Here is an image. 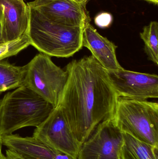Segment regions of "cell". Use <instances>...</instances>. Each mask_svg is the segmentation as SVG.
Masks as SVG:
<instances>
[{
    "label": "cell",
    "instance_id": "6da1fadb",
    "mask_svg": "<svg viewBox=\"0 0 158 159\" xmlns=\"http://www.w3.org/2000/svg\"><path fill=\"white\" fill-rule=\"evenodd\" d=\"M66 82L58 106L81 144L101 122L112 118L118 99L107 71L92 56L67 65Z\"/></svg>",
    "mask_w": 158,
    "mask_h": 159
},
{
    "label": "cell",
    "instance_id": "7a4b0ae2",
    "mask_svg": "<svg viewBox=\"0 0 158 159\" xmlns=\"http://www.w3.org/2000/svg\"><path fill=\"white\" fill-rule=\"evenodd\" d=\"M55 107L27 86L23 85L0 100V135L12 134L28 127H37Z\"/></svg>",
    "mask_w": 158,
    "mask_h": 159
},
{
    "label": "cell",
    "instance_id": "3957f363",
    "mask_svg": "<svg viewBox=\"0 0 158 159\" xmlns=\"http://www.w3.org/2000/svg\"><path fill=\"white\" fill-rule=\"evenodd\" d=\"M29 7L27 35L30 44L50 57L68 58L82 48L83 28L63 26L50 21L39 10Z\"/></svg>",
    "mask_w": 158,
    "mask_h": 159
},
{
    "label": "cell",
    "instance_id": "277c9868",
    "mask_svg": "<svg viewBox=\"0 0 158 159\" xmlns=\"http://www.w3.org/2000/svg\"><path fill=\"white\" fill-rule=\"evenodd\" d=\"M112 119L122 131L158 147L157 102L119 97Z\"/></svg>",
    "mask_w": 158,
    "mask_h": 159
},
{
    "label": "cell",
    "instance_id": "5b68a950",
    "mask_svg": "<svg viewBox=\"0 0 158 159\" xmlns=\"http://www.w3.org/2000/svg\"><path fill=\"white\" fill-rule=\"evenodd\" d=\"M26 65L23 85L57 107L67 79L66 71L54 64L50 56L41 53Z\"/></svg>",
    "mask_w": 158,
    "mask_h": 159
},
{
    "label": "cell",
    "instance_id": "8992f818",
    "mask_svg": "<svg viewBox=\"0 0 158 159\" xmlns=\"http://www.w3.org/2000/svg\"><path fill=\"white\" fill-rule=\"evenodd\" d=\"M32 136L53 149L77 159L80 143L74 135L61 107H55L33 132Z\"/></svg>",
    "mask_w": 158,
    "mask_h": 159
},
{
    "label": "cell",
    "instance_id": "52a82bcc",
    "mask_svg": "<svg viewBox=\"0 0 158 159\" xmlns=\"http://www.w3.org/2000/svg\"><path fill=\"white\" fill-rule=\"evenodd\" d=\"M123 132L112 118L101 122L81 146L77 159H120Z\"/></svg>",
    "mask_w": 158,
    "mask_h": 159
},
{
    "label": "cell",
    "instance_id": "ba28073f",
    "mask_svg": "<svg viewBox=\"0 0 158 159\" xmlns=\"http://www.w3.org/2000/svg\"><path fill=\"white\" fill-rule=\"evenodd\" d=\"M118 97L137 100L158 98V76L124 69L107 71Z\"/></svg>",
    "mask_w": 158,
    "mask_h": 159
},
{
    "label": "cell",
    "instance_id": "9c48e42d",
    "mask_svg": "<svg viewBox=\"0 0 158 159\" xmlns=\"http://www.w3.org/2000/svg\"><path fill=\"white\" fill-rule=\"evenodd\" d=\"M86 4L72 0H53L34 8L52 22L67 27L83 28L91 21Z\"/></svg>",
    "mask_w": 158,
    "mask_h": 159
},
{
    "label": "cell",
    "instance_id": "30bf717a",
    "mask_svg": "<svg viewBox=\"0 0 158 159\" xmlns=\"http://www.w3.org/2000/svg\"><path fill=\"white\" fill-rule=\"evenodd\" d=\"M82 46L90 50L93 57L107 71L123 69L116 56L117 47L106 37L101 35L90 23L83 27Z\"/></svg>",
    "mask_w": 158,
    "mask_h": 159
},
{
    "label": "cell",
    "instance_id": "8fae6325",
    "mask_svg": "<svg viewBox=\"0 0 158 159\" xmlns=\"http://www.w3.org/2000/svg\"><path fill=\"white\" fill-rule=\"evenodd\" d=\"M2 145L25 159H72L38 141L33 136L18 134L2 136Z\"/></svg>",
    "mask_w": 158,
    "mask_h": 159
},
{
    "label": "cell",
    "instance_id": "7c38bea8",
    "mask_svg": "<svg viewBox=\"0 0 158 159\" xmlns=\"http://www.w3.org/2000/svg\"><path fill=\"white\" fill-rule=\"evenodd\" d=\"M3 7L5 43L11 42L27 34L29 23V7L24 0H0Z\"/></svg>",
    "mask_w": 158,
    "mask_h": 159
},
{
    "label": "cell",
    "instance_id": "4fadbf2b",
    "mask_svg": "<svg viewBox=\"0 0 158 159\" xmlns=\"http://www.w3.org/2000/svg\"><path fill=\"white\" fill-rule=\"evenodd\" d=\"M120 159H158V147L123 132Z\"/></svg>",
    "mask_w": 158,
    "mask_h": 159
},
{
    "label": "cell",
    "instance_id": "5bb4252c",
    "mask_svg": "<svg viewBox=\"0 0 158 159\" xmlns=\"http://www.w3.org/2000/svg\"><path fill=\"white\" fill-rule=\"evenodd\" d=\"M27 65L17 66L5 61H0V94L24 84Z\"/></svg>",
    "mask_w": 158,
    "mask_h": 159
},
{
    "label": "cell",
    "instance_id": "9a60e30c",
    "mask_svg": "<svg viewBox=\"0 0 158 159\" xmlns=\"http://www.w3.org/2000/svg\"><path fill=\"white\" fill-rule=\"evenodd\" d=\"M140 37L144 43V51L148 59L158 64V23L152 21L145 26L140 33Z\"/></svg>",
    "mask_w": 158,
    "mask_h": 159
},
{
    "label": "cell",
    "instance_id": "2e32d148",
    "mask_svg": "<svg viewBox=\"0 0 158 159\" xmlns=\"http://www.w3.org/2000/svg\"><path fill=\"white\" fill-rule=\"evenodd\" d=\"M30 45L29 38L26 34L16 40L0 46V61L17 55Z\"/></svg>",
    "mask_w": 158,
    "mask_h": 159
},
{
    "label": "cell",
    "instance_id": "e0dca14e",
    "mask_svg": "<svg viewBox=\"0 0 158 159\" xmlns=\"http://www.w3.org/2000/svg\"><path fill=\"white\" fill-rule=\"evenodd\" d=\"M113 21V16L109 12H101L96 15L94 18L95 24L102 29L109 28Z\"/></svg>",
    "mask_w": 158,
    "mask_h": 159
},
{
    "label": "cell",
    "instance_id": "ac0fdd59",
    "mask_svg": "<svg viewBox=\"0 0 158 159\" xmlns=\"http://www.w3.org/2000/svg\"><path fill=\"white\" fill-rule=\"evenodd\" d=\"M4 22L5 16L3 7L0 4V46L5 43L3 39V30Z\"/></svg>",
    "mask_w": 158,
    "mask_h": 159
},
{
    "label": "cell",
    "instance_id": "d6986e66",
    "mask_svg": "<svg viewBox=\"0 0 158 159\" xmlns=\"http://www.w3.org/2000/svg\"><path fill=\"white\" fill-rule=\"evenodd\" d=\"M52 1L53 0H34L32 2L28 3L27 5L29 7H36L47 3ZM72 1H75L78 2L84 3L87 4L89 0H72Z\"/></svg>",
    "mask_w": 158,
    "mask_h": 159
},
{
    "label": "cell",
    "instance_id": "ffe728a7",
    "mask_svg": "<svg viewBox=\"0 0 158 159\" xmlns=\"http://www.w3.org/2000/svg\"><path fill=\"white\" fill-rule=\"evenodd\" d=\"M2 159H25L19 155L9 149L6 150L5 155H3Z\"/></svg>",
    "mask_w": 158,
    "mask_h": 159
},
{
    "label": "cell",
    "instance_id": "44dd1931",
    "mask_svg": "<svg viewBox=\"0 0 158 159\" xmlns=\"http://www.w3.org/2000/svg\"><path fill=\"white\" fill-rule=\"evenodd\" d=\"M146 1L149 3L153 4L155 5H157L158 4V0H143Z\"/></svg>",
    "mask_w": 158,
    "mask_h": 159
},
{
    "label": "cell",
    "instance_id": "7402d4cb",
    "mask_svg": "<svg viewBox=\"0 0 158 159\" xmlns=\"http://www.w3.org/2000/svg\"><path fill=\"white\" fill-rule=\"evenodd\" d=\"M2 138L0 135V159H2L3 155L2 153Z\"/></svg>",
    "mask_w": 158,
    "mask_h": 159
}]
</instances>
